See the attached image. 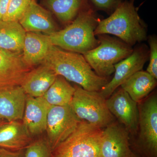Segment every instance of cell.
I'll list each match as a JSON object with an SVG mask.
<instances>
[{
  "label": "cell",
  "mask_w": 157,
  "mask_h": 157,
  "mask_svg": "<svg viewBox=\"0 0 157 157\" xmlns=\"http://www.w3.org/2000/svg\"><path fill=\"white\" fill-rule=\"evenodd\" d=\"M42 64L57 76L73 82L90 91L99 92L109 80L98 76L81 54L71 52L52 45Z\"/></svg>",
  "instance_id": "obj_1"
},
{
  "label": "cell",
  "mask_w": 157,
  "mask_h": 157,
  "mask_svg": "<svg viewBox=\"0 0 157 157\" xmlns=\"http://www.w3.org/2000/svg\"><path fill=\"white\" fill-rule=\"evenodd\" d=\"M100 20L90 5L81 11L70 24L48 35V37L52 45L82 54L99 45L94 31Z\"/></svg>",
  "instance_id": "obj_2"
},
{
  "label": "cell",
  "mask_w": 157,
  "mask_h": 157,
  "mask_svg": "<svg viewBox=\"0 0 157 157\" xmlns=\"http://www.w3.org/2000/svg\"><path fill=\"white\" fill-rule=\"evenodd\" d=\"M94 34L113 35L131 46L147 38L145 24L134 3L128 1L122 2L109 17L100 20Z\"/></svg>",
  "instance_id": "obj_3"
},
{
  "label": "cell",
  "mask_w": 157,
  "mask_h": 157,
  "mask_svg": "<svg viewBox=\"0 0 157 157\" xmlns=\"http://www.w3.org/2000/svg\"><path fill=\"white\" fill-rule=\"evenodd\" d=\"M97 36L99 45L82 55L96 74L107 77L114 73V65L129 56L134 49L120 39L109 35Z\"/></svg>",
  "instance_id": "obj_4"
},
{
  "label": "cell",
  "mask_w": 157,
  "mask_h": 157,
  "mask_svg": "<svg viewBox=\"0 0 157 157\" xmlns=\"http://www.w3.org/2000/svg\"><path fill=\"white\" fill-rule=\"evenodd\" d=\"M103 129L82 121L74 132L52 151V157H101Z\"/></svg>",
  "instance_id": "obj_5"
},
{
  "label": "cell",
  "mask_w": 157,
  "mask_h": 157,
  "mask_svg": "<svg viewBox=\"0 0 157 157\" xmlns=\"http://www.w3.org/2000/svg\"><path fill=\"white\" fill-rule=\"evenodd\" d=\"M139 123L133 148L141 157H157V95L154 92L138 104Z\"/></svg>",
  "instance_id": "obj_6"
},
{
  "label": "cell",
  "mask_w": 157,
  "mask_h": 157,
  "mask_svg": "<svg viewBox=\"0 0 157 157\" xmlns=\"http://www.w3.org/2000/svg\"><path fill=\"white\" fill-rule=\"evenodd\" d=\"M75 87L70 106L80 120L101 129L115 121L107 107L106 99L99 92L90 91L77 86Z\"/></svg>",
  "instance_id": "obj_7"
},
{
  "label": "cell",
  "mask_w": 157,
  "mask_h": 157,
  "mask_svg": "<svg viewBox=\"0 0 157 157\" xmlns=\"http://www.w3.org/2000/svg\"><path fill=\"white\" fill-rule=\"evenodd\" d=\"M81 121L70 105L51 106L45 132L52 150L72 134Z\"/></svg>",
  "instance_id": "obj_8"
},
{
  "label": "cell",
  "mask_w": 157,
  "mask_h": 157,
  "mask_svg": "<svg viewBox=\"0 0 157 157\" xmlns=\"http://www.w3.org/2000/svg\"><path fill=\"white\" fill-rule=\"evenodd\" d=\"M149 51L146 45L137 46L132 53L114 65V76L99 91L107 99L127 78L143 69L148 61Z\"/></svg>",
  "instance_id": "obj_9"
},
{
  "label": "cell",
  "mask_w": 157,
  "mask_h": 157,
  "mask_svg": "<svg viewBox=\"0 0 157 157\" xmlns=\"http://www.w3.org/2000/svg\"><path fill=\"white\" fill-rule=\"evenodd\" d=\"M109 112L132 136L137 135L139 123L138 104L120 86L106 99Z\"/></svg>",
  "instance_id": "obj_10"
},
{
  "label": "cell",
  "mask_w": 157,
  "mask_h": 157,
  "mask_svg": "<svg viewBox=\"0 0 157 157\" xmlns=\"http://www.w3.org/2000/svg\"><path fill=\"white\" fill-rule=\"evenodd\" d=\"M128 132L122 124L113 122L102 130L101 157H130L132 153Z\"/></svg>",
  "instance_id": "obj_11"
},
{
  "label": "cell",
  "mask_w": 157,
  "mask_h": 157,
  "mask_svg": "<svg viewBox=\"0 0 157 157\" xmlns=\"http://www.w3.org/2000/svg\"><path fill=\"white\" fill-rule=\"evenodd\" d=\"M19 22L26 32L49 35L60 30L52 14L36 0L30 3Z\"/></svg>",
  "instance_id": "obj_12"
},
{
  "label": "cell",
  "mask_w": 157,
  "mask_h": 157,
  "mask_svg": "<svg viewBox=\"0 0 157 157\" xmlns=\"http://www.w3.org/2000/svg\"><path fill=\"white\" fill-rule=\"evenodd\" d=\"M26 97L20 86H0V120L22 121Z\"/></svg>",
  "instance_id": "obj_13"
},
{
  "label": "cell",
  "mask_w": 157,
  "mask_h": 157,
  "mask_svg": "<svg viewBox=\"0 0 157 157\" xmlns=\"http://www.w3.org/2000/svg\"><path fill=\"white\" fill-rule=\"evenodd\" d=\"M31 69L24 62L22 55L0 48V86H20Z\"/></svg>",
  "instance_id": "obj_14"
},
{
  "label": "cell",
  "mask_w": 157,
  "mask_h": 157,
  "mask_svg": "<svg viewBox=\"0 0 157 157\" xmlns=\"http://www.w3.org/2000/svg\"><path fill=\"white\" fill-rule=\"evenodd\" d=\"M50 105L43 97L27 95L22 122L32 137L45 132L47 116Z\"/></svg>",
  "instance_id": "obj_15"
},
{
  "label": "cell",
  "mask_w": 157,
  "mask_h": 157,
  "mask_svg": "<svg viewBox=\"0 0 157 157\" xmlns=\"http://www.w3.org/2000/svg\"><path fill=\"white\" fill-rule=\"evenodd\" d=\"M33 137L22 121H5L0 124V147L17 151L25 149Z\"/></svg>",
  "instance_id": "obj_16"
},
{
  "label": "cell",
  "mask_w": 157,
  "mask_h": 157,
  "mask_svg": "<svg viewBox=\"0 0 157 157\" xmlns=\"http://www.w3.org/2000/svg\"><path fill=\"white\" fill-rule=\"evenodd\" d=\"M57 75L43 64L28 72L20 86L27 95L34 98L42 97L53 84Z\"/></svg>",
  "instance_id": "obj_17"
},
{
  "label": "cell",
  "mask_w": 157,
  "mask_h": 157,
  "mask_svg": "<svg viewBox=\"0 0 157 157\" xmlns=\"http://www.w3.org/2000/svg\"><path fill=\"white\" fill-rule=\"evenodd\" d=\"M52 45L48 35L26 32L22 53L24 62L31 68L41 65Z\"/></svg>",
  "instance_id": "obj_18"
},
{
  "label": "cell",
  "mask_w": 157,
  "mask_h": 157,
  "mask_svg": "<svg viewBox=\"0 0 157 157\" xmlns=\"http://www.w3.org/2000/svg\"><path fill=\"white\" fill-rule=\"evenodd\" d=\"M42 4L66 26L91 5L89 0H42Z\"/></svg>",
  "instance_id": "obj_19"
},
{
  "label": "cell",
  "mask_w": 157,
  "mask_h": 157,
  "mask_svg": "<svg viewBox=\"0 0 157 157\" xmlns=\"http://www.w3.org/2000/svg\"><path fill=\"white\" fill-rule=\"evenodd\" d=\"M156 85V78L147 71L140 70L127 78L120 87L138 104L149 95Z\"/></svg>",
  "instance_id": "obj_20"
},
{
  "label": "cell",
  "mask_w": 157,
  "mask_h": 157,
  "mask_svg": "<svg viewBox=\"0 0 157 157\" xmlns=\"http://www.w3.org/2000/svg\"><path fill=\"white\" fill-rule=\"evenodd\" d=\"M26 32L19 21H0V48L22 55Z\"/></svg>",
  "instance_id": "obj_21"
},
{
  "label": "cell",
  "mask_w": 157,
  "mask_h": 157,
  "mask_svg": "<svg viewBox=\"0 0 157 157\" xmlns=\"http://www.w3.org/2000/svg\"><path fill=\"white\" fill-rule=\"evenodd\" d=\"M75 91V87L67 80L57 76L43 97L50 106H68L70 105Z\"/></svg>",
  "instance_id": "obj_22"
},
{
  "label": "cell",
  "mask_w": 157,
  "mask_h": 157,
  "mask_svg": "<svg viewBox=\"0 0 157 157\" xmlns=\"http://www.w3.org/2000/svg\"><path fill=\"white\" fill-rule=\"evenodd\" d=\"M52 151L47 139L39 138L25 149L24 157H52Z\"/></svg>",
  "instance_id": "obj_23"
},
{
  "label": "cell",
  "mask_w": 157,
  "mask_h": 157,
  "mask_svg": "<svg viewBox=\"0 0 157 157\" xmlns=\"http://www.w3.org/2000/svg\"><path fill=\"white\" fill-rule=\"evenodd\" d=\"M33 0H10L6 16L3 21H19Z\"/></svg>",
  "instance_id": "obj_24"
},
{
  "label": "cell",
  "mask_w": 157,
  "mask_h": 157,
  "mask_svg": "<svg viewBox=\"0 0 157 157\" xmlns=\"http://www.w3.org/2000/svg\"><path fill=\"white\" fill-rule=\"evenodd\" d=\"M149 45V63L147 72L155 78H157V38L156 36L147 37Z\"/></svg>",
  "instance_id": "obj_25"
},
{
  "label": "cell",
  "mask_w": 157,
  "mask_h": 157,
  "mask_svg": "<svg viewBox=\"0 0 157 157\" xmlns=\"http://www.w3.org/2000/svg\"><path fill=\"white\" fill-rule=\"evenodd\" d=\"M94 9L112 14L122 0H89Z\"/></svg>",
  "instance_id": "obj_26"
},
{
  "label": "cell",
  "mask_w": 157,
  "mask_h": 157,
  "mask_svg": "<svg viewBox=\"0 0 157 157\" xmlns=\"http://www.w3.org/2000/svg\"><path fill=\"white\" fill-rule=\"evenodd\" d=\"M24 149L12 151L0 147V157H24Z\"/></svg>",
  "instance_id": "obj_27"
},
{
  "label": "cell",
  "mask_w": 157,
  "mask_h": 157,
  "mask_svg": "<svg viewBox=\"0 0 157 157\" xmlns=\"http://www.w3.org/2000/svg\"><path fill=\"white\" fill-rule=\"evenodd\" d=\"M10 0H0V21L6 16Z\"/></svg>",
  "instance_id": "obj_28"
},
{
  "label": "cell",
  "mask_w": 157,
  "mask_h": 157,
  "mask_svg": "<svg viewBox=\"0 0 157 157\" xmlns=\"http://www.w3.org/2000/svg\"><path fill=\"white\" fill-rule=\"evenodd\" d=\"M130 157H141L139 155H137V154H136V153L134 152L133 151H132V153H131V155H130Z\"/></svg>",
  "instance_id": "obj_29"
},
{
  "label": "cell",
  "mask_w": 157,
  "mask_h": 157,
  "mask_svg": "<svg viewBox=\"0 0 157 157\" xmlns=\"http://www.w3.org/2000/svg\"><path fill=\"white\" fill-rule=\"evenodd\" d=\"M5 121H6L1 120H0V124H1L3 123L4 122H5Z\"/></svg>",
  "instance_id": "obj_30"
},
{
  "label": "cell",
  "mask_w": 157,
  "mask_h": 157,
  "mask_svg": "<svg viewBox=\"0 0 157 157\" xmlns=\"http://www.w3.org/2000/svg\"><path fill=\"white\" fill-rule=\"evenodd\" d=\"M135 0H130V2H131L134 3V2H135Z\"/></svg>",
  "instance_id": "obj_31"
}]
</instances>
